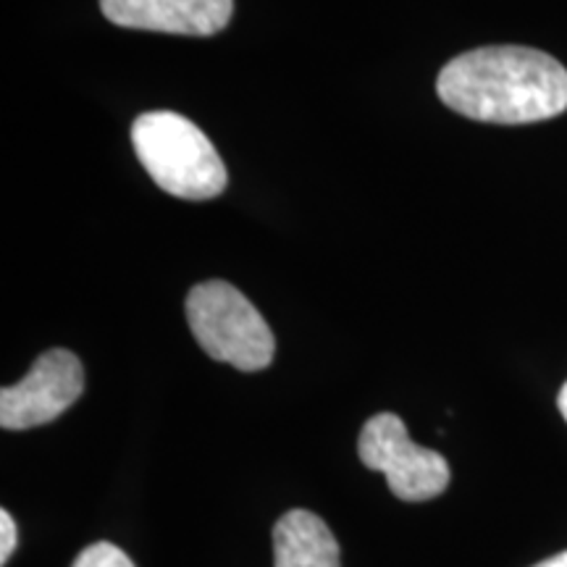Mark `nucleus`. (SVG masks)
Listing matches in <instances>:
<instances>
[{"label": "nucleus", "mask_w": 567, "mask_h": 567, "mask_svg": "<svg viewBox=\"0 0 567 567\" xmlns=\"http://www.w3.org/2000/svg\"><path fill=\"white\" fill-rule=\"evenodd\" d=\"M276 567H342L331 528L308 509H292L274 528Z\"/></svg>", "instance_id": "7"}, {"label": "nucleus", "mask_w": 567, "mask_h": 567, "mask_svg": "<svg viewBox=\"0 0 567 567\" xmlns=\"http://www.w3.org/2000/svg\"><path fill=\"white\" fill-rule=\"evenodd\" d=\"M71 567H134V563L124 549L116 547V544L97 542L90 544V547L74 559Z\"/></svg>", "instance_id": "8"}, {"label": "nucleus", "mask_w": 567, "mask_h": 567, "mask_svg": "<svg viewBox=\"0 0 567 567\" xmlns=\"http://www.w3.org/2000/svg\"><path fill=\"white\" fill-rule=\"evenodd\" d=\"M436 92L473 122L536 124L567 111V69L534 48H478L446 63Z\"/></svg>", "instance_id": "1"}, {"label": "nucleus", "mask_w": 567, "mask_h": 567, "mask_svg": "<svg viewBox=\"0 0 567 567\" xmlns=\"http://www.w3.org/2000/svg\"><path fill=\"white\" fill-rule=\"evenodd\" d=\"M534 567H567V551H563V555H555V557L544 559V563H538Z\"/></svg>", "instance_id": "10"}, {"label": "nucleus", "mask_w": 567, "mask_h": 567, "mask_svg": "<svg viewBox=\"0 0 567 567\" xmlns=\"http://www.w3.org/2000/svg\"><path fill=\"white\" fill-rule=\"evenodd\" d=\"M13 549H17V523H13L9 509H3L0 513V565L9 563Z\"/></svg>", "instance_id": "9"}, {"label": "nucleus", "mask_w": 567, "mask_h": 567, "mask_svg": "<svg viewBox=\"0 0 567 567\" xmlns=\"http://www.w3.org/2000/svg\"><path fill=\"white\" fill-rule=\"evenodd\" d=\"M187 323L213 360L255 373L271 365L276 339L258 308L229 281H205L187 295Z\"/></svg>", "instance_id": "3"}, {"label": "nucleus", "mask_w": 567, "mask_h": 567, "mask_svg": "<svg viewBox=\"0 0 567 567\" xmlns=\"http://www.w3.org/2000/svg\"><path fill=\"white\" fill-rule=\"evenodd\" d=\"M557 408H559V413H563V417L567 421V381H565V386L559 389V394H557Z\"/></svg>", "instance_id": "11"}, {"label": "nucleus", "mask_w": 567, "mask_h": 567, "mask_svg": "<svg viewBox=\"0 0 567 567\" xmlns=\"http://www.w3.org/2000/svg\"><path fill=\"white\" fill-rule=\"evenodd\" d=\"M360 463L386 476L402 502H429L450 486V463L434 450L415 444L400 415L379 413L360 431Z\"/></svg>", "instance_id": "4"}, {"label": "nucleus", "mask_w": 567, "mask_h": 567, "mask_svg": "<svg viewBox=\"0 0 567 567\" xmlns=\"http://www.w3.org/2000/svg\"><path fill=\"white\" fill-rule=\"evenodd\" d=\"M132 145L151 179L182 200H213L229 182L213 142L182 113H142L132 124Z\"/></svg>", "instance_id": "2"}, {"label": "nucleus", "mask_w": 567, "mask_h": 567, "mask_svg": "<svg viewBox=\"0 0 567 567\" xmlns=\"http://www.w3.org/2000/svg\"><path fill=\"white\" fill-rule=\"evenodd\" d=\"M101 11L130 30L210 38L229 24L234 0H101Z\"/></svg>", "instance_id": "6"}, {"label": "nucleus", "mask_w": 567, "mask_h": 567, "mask_svg": "<svg viewBox=\"0 0 567 567\" xmlns=\"http://www.w3.org/2000/svg\"><path fill=\"white\" fill-rule=\"evenodd\" d=\"M84 392V368L74 352H42L19 384L0 392V425L6 431L38 429L55 421Z\"/></svg>", "instance_id": "5"}]
</instances>
